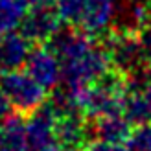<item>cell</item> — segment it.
I'll return each mask as SVG.
<instances>
[{"mask_svg": "<svg viewBox=\"0 0 151 151\" xmlns=\"http://www.w3.org/2000/svg\"><path fill=\"white\" fill-rule=\"evenodd\" d=\"M63 20L59 17L54 2L52 4H39L28 7L26 17L22 20V33L32 42H50L61 32Z\"/></svg>", "mask_w": 151, "mask_h": 151, "instance_id": "obj_7", "label": "cell"}, {"mask_svg": "<svg viewBox=\"0 0 151 151\" xmlns=\"http://www.w3.org/2000/svg\"><path fill=\"white\" fill-rule=\"evenodd\" d=\"M28 4L24 0H0V35L17 32L26 17Z\"/></svg>", "mask_w": 151, "mask_h": 151, "instance_id": "obj_13", "label": "cell"}, {"mask_svg": "<svg viewBox=\"0 0 151 151\" xmlns=\"http://www.w3.org/2000/svg\"><path fill=\"white\" fill-rule=\"evenodd\" d=\"M83 151H129L125 144H114V142H105V140H92L88 142Z\"/></svg>", "mask_w": 151, "mask_h": 151, "instance_id": "obj_16", "label": "cell"}, {"mask_svg": "<svg viewBox=\"0 0 151 151\" xmlns=\"http://www.w3.org/2000/svg\"><path fill=\"white\" fill-rule=\"evenodd\" d=\"M111 68L112 66H111L109 54L105 50L103 42L98 39L81 54L61 61V72H63L61 83L78 100V96L83 90L94 85L96 81H100Z\"/></svg>", "mask_w": 151, "mask_h": 151, "instance_id": "obj_2", "label": "cell"}, {"mask_svg": "<svg viewBox=\"0 0 151 151\" xmlns=\"http://www.w3.org/2000/svg\"><path fill=\"white\" fill-rule=\"evenodd\" d=\"M55 111L52 109L48 100L37 111L28 114L26 120V151H61L55 134Z\"/></svg>", "mask_w": 151, "mask_h": 151, "instance_id": "obj_5", "label": "cell"}, {"mask_svg": "<svg viewBox=\"0 0 151 151\" xmlns=\"http://www.w3.org/2000/svg\"><path fill=\"white\" fill-rule=\"evenodd\" d=\"M122 114L131 125L151 122V100L144 88H125Z\"/></svg>", "mask_w": 151, "mask_h": 151, "instance_id": "obj_12", "label": "cell"}, {"mask_svg": "<svg viewBox=\"0 0 151 151\" xmlns=\"http://www.w3.org/2000/svg\"><path fill=\"white\" fill-rule=\"evenodd\" d=\"M24 2L28 4V7H32V6H39V4H52L54 0H24Z\"/></svg>", "mask_w": 151, "mask_h": 151, "instance_id": "obj_18", "label": "cell"}, {"mask_svg": "<svg viewBox=\"0 0 151 151\" xmlns=\"http://www.w3.org/2000/svg\"><path fill=\"white\" fill-rule=\"evenodd\" d=\"M133 131V125L127 122V118L122 112H111L100 118H94L92 122V134L94 140L114 142V144H125L129 134Z\"/></svg>", "mask_w": 151, "mask_h": 151, "instance_id": "obj_10", "label": "cell"}, {"mask_svg": "<svg viewBox=\"0 0 151 151\" xmlns=\"http://www.w3.org/2000/svg\"><path fill=\"white\" fill-rule=\"evenodd\" d=\"M32 41L22 32L0 35V74L20 70L26 65Z\"/></svg>", "mask_w": 151, "mask_h": 151, "instance_id": "obj_9", "label": "cell"}, {"mask_svg": "<svg viewBox=\"0 0 151 151\" xmlns=\"http://www.w3.org/2000/svg\"><path fill=\"white\" fill-rule=\"evenodd\" d=\"M54 134L61 151H83L94 140L92 125L83 112H68L55 118Z\"/></svg>", "mask_w": 151, "mask_h": 151, "instance_id": "obj_8", "label": "cell"}, {"mask_svg": "<svg viewBox=\"0 0 151 151\" xmlns=\"http://www.w3.org/2000/svg\"><path fill=\"white\" fill-rule=\"evenodd\" d=\"M24 66L26 72L46 90H54L61 85V61L54 48L50 46V42H37L29 50Z\"/></svg>", "mask_w": 151, "mask_h": 151, "instance_id": "obj_6", "label": "cell"}, {"mask_svg": "<svg viewBox=\"0 0 151 151\" xmlns=\"http://www.w3.org/2000/svg\"><path fill=\"white\" fill-rule=\"evenodd\" d=\"M101 42L109 54L112 70L120 72L125 78L137 74L146 66L137 29L129 28L112 29V32H107L103 35Z\"/></svg>", "mask_w": 151, "mask_h": 151, "instance_id": "obj_3", "label": "cell"}, {"mask_svg": "<svg viewBox=\"0 0 151 151\" xmlns=\"http://www.w3.org/2000/svg\"><path fill=\"white\" fill-rule=\"evenodd\" d=\"M15 112L13 109V103L9 101V98H7V94L4 92L2 88H0V124L4 122V120H7L11 114Z\"/></svg>", "mask_w": 151, "mask_h": 151, "instance_id": "obj_17", "label": "cell"}, {"mask_svg": "<svg viewBox=\"0 0 151 151\" xmlns=\"http://www.w3.org/2000/svg\"><path fill=\"white\" fill-rule=\"evenodd\" d=\"M65 24L100 39L109 32L116 13V0H54Z\"/></svg>", "mask_w": 151, "mask_h": 151, "instance_id": "obj_1", "label": "cell"}, {"mask_svg": "<svg viewBox=\"0 0 151 151\" xmlns=\"http://www.w3.org/2000/svg\"><path fill=\"white\" fill-rule=\"evenodd\" d=\"M125 144L129 151H151V122L134 125Z\"/></svg>", "mask_w": 151, "mask_h": 151, "instance_id": "obj_14", "label": "cell"}, {"mask_svg": "<svg viewBox=\"0 0 151 151\" xmlns=\"http://www.w3.org/2000/svg\"><path fill=\"white\" fill-rule=\"evenodd\" d=\"M0 88L7 94L15 112L24 116L32 114L48 100V90L39 85L28 72L20 70L0 74Z\"/></svg>", "mask_w": 151, "mask_h": 151, "instance_id": "obj_4", "label": "cell"}, {"mask_svg": "<svg viewBox=\"0 0 151 151\" xmlns=\"http://www.w3.org/2000/svg\"><path fill=\"white\" fill-rule=\"evenodd\" d=\"M138 39H140V46H142L144 63L151 70V24H146L138 29Z\"/></svg>", "mask_w": 151, "mask_h": 151, "instance_id": "obj_15", "label": "cell"}, {"mask_svg": "<svg viewBox=\"0 0 151 151\" xmlns=\"http://www.w3.org/2000/svg\"><path fill=\"white\" fill-rule=\"evenodd\" d=\"M0 151H26V116L13 114L0 124Z\"/></svg>", "mask_w": 151, "mask_h": 151, "instance_id": "obj_11", "label": "cell"}]
</instances>
